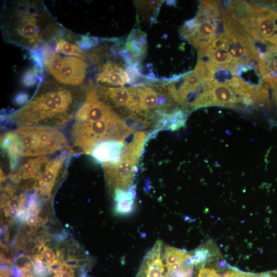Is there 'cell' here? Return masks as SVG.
Returning <instances> with one entry per match:
<instances>
[{
	"instance_id": "obj_1",
	"label": "cell",
	"mask_w": 277,
	"mask_h": 277,
	"mask_svg": "<svg viewBox=\"0 0 277 277\" xmlns=\"http://www.w3.org/2000/svg\"><path fill=\"white\" fill-rule=\"evenodd\" d=\"M0 26L5 42L30 50L55 39L64 28L40 0L4 1Z\"/></svg>"
},
{
	"instance_id": "obj_2",
	"label": "cell",
	"mask_w": 277,
	"mask_h": 277,
	"mask_svg": "<svg viewBox=\"0 0 277 277\" xmlns=\"http://www.w3.org/2000/svg\"><path fill=\"white\" fill-rule=\"evenodd\" d=\"M85 88L63 84L55 80L42 82L30 101L8 116L18 127L38 124L61 127L66 124L84 99Z\"/></svg>"
},
{
	"instance_id": "obj_3",
	"label": "cell",
	"mask_w": 277,
	"mask_h": 277,
	"mask_svg": "<svg viewBox=\"0 0 277 277\" xmlns=\"http://www.w3.org/2000/svg\"><path fill=\"white\" fill-rule=\"evenodd\" d=\"M226 10L253 38L277 45V10L247 1H229Z\"/></svg>"
},
{
	"instance_id": "obj_4",
	"label": "cell",
	"mask_w": 277,
	"mask_h": 277,
	"mask_svg": "<svg viewBox=\"0 0 277 277\" xmlns=\"http://www.w3.org/2000/svg\"><path fill=\"white\" fill-rule=\"evenodd\" d=\"M134 130L117 114L111 118L93 122L74 121L70 134L73 146L89 154L102 141H126Z\"/></svg>"
},
{
	"instance_id": "obj_5",
	"label": "cell",
	"mask_w": 277,
	"mask_h": 277,
	"mask_svg": "<svg viewBox=\"0 0 277 277\" xmlns=\"http://www.w3.org/2000/svg\"><path fill=\"white\" fill-rule=\"evenodd\" d=\"M256 87L237 76L222 82L213 79L206 83L193 109L214 105L233 108L239 104L255 105Z\"/></svg>"
},
{
	"instance_id": "obj_6",
	"label": "cell",
	"mask_w": 277,
	"mask_h": 277,
	"mask_svg": "<svg viewBox=\"0 0 277 277\" xmlns=\"http://www.w3.org/2000/svg\"><path fill=\"white\" fill-rule=\"evenodd\" d=\"M222 21L220 3L202 1L196 16L185 23L181 34L199 51L208 47L219 35Z\"/></svg>"
},
{
	"instance_id": "obj_7",
	"label": "cell",
	"mask_w": 277,
	"mask_h": 277,
	"mask_svg": "<svg viewBox=\"0 0 277 277\" xmlns=\"http://www.w3.org/2000/svg\"><path fill=\"white\" fill-rule=\"evenodd\" d=\"M22 145L23 156H39L67 148L73 151L64 135L55 128L28 126L15 130Z\"/></svg>"
},
{
	"instance_id": "obj_8",
	"label": "cell",
	"mask_w": 277,
	"mask_h": 277,
	"mask_svg": "<svg viewBox=\"0 0 277 277\" xmlns=\"http://www.w3.org/2000/svg\"><path fill=\"white\" fill-rule=\"evenodd\" d=\"M224 34L233 65L237 69L258 61L260 51L253 39L226 10L221 9Z\"/></svg>"
},
{
	"instance_id": "obj_9",
	"label": "cell",
	"mask_w": 277,
	"mask_h": 277,
	"mask_svg": "<svg viewBox=\"0 0 277 277\" xmlns=\"http://www.w3.org/2000/svg\"><path fill=\"white\" fill-rule=\"evenodd\" d=\"M45 62L54 79L63 84L79 86L86 77L88 65L83 58L62 56L57 52H52Z\"/></svg>"
},
{
	"instance_id": "obj_10",
	"label": "cell",
	"mask_w": 277,
	"mask_h": 277,
	"mask_svg": "<svg viewBox=\"0 0 277 277\" xmlns=\"http://www.w3.org/2000/svg\"><path fill=\"white\" fill-rule=\"evenodd\" d=\"M141 154L138 151L126 147L118 163L102 164L106 182L110 190L131 189Z\"/></svg>"
},
{
	"instance_id": "obj_11",
	"label": "cell",
	"mask_w": 277,
	"mask_h": 277,
	"mask_svg": "<svg viewBox=\"0 0 277 277\" xmlns=\"http://www.w3.org/2000/svg\"><path fill=\"white\" fill-rule=\"evenodd\" d=\"M133 87L137 102L136 116H146L153 111L162 113L158 109L167 98L164 96L163 87L137 84Z\"/></svg>"
},
{
	"instance_id": "obj_12",
	"label": "cell",
	"mask_w": 277,
	"mask_h": 277,
	"mask_svg": "<svg viewBox=\"0 0 277 277\" xmlns=\"http://www.w3.org/2000/svg\"><path fill=\"white\" fill-rule=\"evenodd\" d=\"M97 91L101 98L110 107L128 110L136 115L137 103L133 86H99Z\"/></svg>"
},
{
	"instance_id": "obj_13",
	"label": "cell",
	"mask_w": 277,
	"mask_h": 277,
	"mask_svg": "<svg viewBox=\"0 0 277 277\" xmlns=\"http://www.w3.org/2000/svg\"><path fill=\"white\" fill-rule=\"evenodd\" d=\"M163 248L162 241L155 242L144 257L136 277H169Z\"/></svg>"
},
{
	"instance_id": "obj_14",
	"label": "cell",
	"mask_w": 277,
	"mask_h": 277,
	"mask_svg": "<svg viewBox=\"0 0 277 277\" xmlns=\"http://www.w3.org/2000/svg\"><path fill=\"white\" fill-rule=\"evenodd\" d=\"M67 153L63 152L60 155L49 160L44 167L38 179L36 180L35 188L45 196L50 197L59 173L63 168Z\"/></svg>"
},
{
	"instance_id": "obj_15",
	"label": "cell",
	"mask_w": 277,
	"mask_h": 277,
	"mask_svg": "<svg viewBox=\"0 0 277 277\" xmlns=\"http://www.w3.org/2000/svg\"><path fill=\"white\" fill-rule=\"evenodd\" d=\"M129 72L116 61L108 60L103 64L95 78L99 83L122 86L133 81Z\"/></svg>"
},
{
	"instance_id": "obj_16",
	"label": "cell",
	"mask_w": 277,
	"mask_h": 277,
	"mask_svg": "<svg viewBox=\"0 0 277 277\" xmlns=\"http://www.w3.org/2000/svg\"><path fill=\"white\" fill-rule=\"evenodd\" d=\"M124 141L108 140L100 142L89 154L96 162L102 164H116L122 157L126 144Z\"/></svg>"
},
{
	"instance_id": "obj_17",
	"label": "cell",
	"mask_w": 277,
	"mask_h": 277,
	"mask_svg": "<svg viewBox=\"0 0 277 277\" xmlns=\"http://www.w3.org/2000/svg\"><path fill=\"white\" fill-rule=\"evenodd\" d=\"M49 160L44 156L28 159L18 167L16 171L10 174V177L16 184L19 183L22 180H36Z\"/></svg>"
},
{
	"instance_id": "obj_18",
	"label": "cell",
	"mask_w": 277,
	"mask_h": 277,
	"mask_svg": "<svg viewBox=\"0 0 277 277\" xmlns=\"http://www.w3.org/2000/svg\"><path fill=\"white\" fill-rule=\"evenodd\" d=\"M258 71L263 78L271 77L277 82V45L268 44L259 56Z\"/></svg>"
},
{
	"instance_id": "obj_19",
	"label": "cell",
	"mask_w": 277,
	"mask_h": 277,
	"mask_svg": "<svg viewBox=\"0 0 277 277\" xmlns=\"http://www.w3.org/2000/svg\"><path fill=\"white\" fill-rule=\"evenodd\" d=\"M192 255L186 250L172 246L165 247L164 258L167 268L168 276L177 270Z\"/></svg>"
},
{
	"instance_id": "obj_20",
	"label": "cell",
	"mask_w": 277,
	"mask_h": 277,
	"mask_svg": "<svg viewBox=\"0 0 277 277\" xmlns=\"http://www.w3.org/2000/svg\"><path fill=\"white\" fill-rule=\"evenodd\" d=\"M217 254V250L215 245L212 242H208L198 247L192 255L187 261L192 265H200L204 264L210 261L212 256Z\"/></svg>"
},
{
	"instance_id": "obj_21",
	"label": "cell",
	"mask_w": 277,
	"mask_h": 277,
	"mask_svg": "<svg viewBox=\"0 0 277 277\" xmlns=\"http://www.w3.org/2000/svg\"><path fill=\"white\" fill-rule=\"evenodd\" d=\"M160 122L162 127L175 130L185 125L186 118L182 110H175L170 113L165 114Z\"/></svg>"
},
{
	"instance_id": "obj_22",
	"label": "cell",
	"mask_w": 277,
	"mask_h": 277,
	"mask_svg": "<svg viewBox=\"0 0 277 277\" xmlns=\"http://www.w3.org/2000/svg\"><path fill=\"white\" fill-rule=\"evenodd\" d=\"M55 40L56 42V52H60L66 55L81 58H83L85 56V52L80 46L74 43L68 42L66 39L62 38L61 36H58Z\"/></svg>"
},
{
	"instance_id": "obj_23",
	"label": "cell",
	"mask_w": 277,
	"mask_h": 277,
	"mask_svg": "<svg viewBox=\"0 0 277 277\" xmlns=\"http://www.w3.org/2000/svg\"><path fill=\"white\" fill-rule=\"evenodd\" d=\"M138 32H137L136 36L135 31L133 32V34L131 33L128 38L126 46L127 51L131 52L135 58L143 56L142 55L145 52L146 48V42L143 37L144 35L142 34L138 37Z\"/></svg>"
},
{
	"instance_id": "obj_24",
	"label": "cell",
	"mask_w": 277,
	"mask_h": 277,
	"mask_svg": "<svg viewBox=\"0 0 277 277\" xmlns=\"http://www.w3.org/2000/svg\"><path fill=\"white\" fill-rule=\"evenodd\" d=\"M116 203L114 211L117 214L127 215L134 209V199L123 200Z\"/></svg>"
},
{
	"instance_id": "obj_25",
	"label": "cell",
	"mask_w": 277,
	"mask_h": 277,
	"mask_svg": "<svg viewBox=\"0 0 277 277\" xmlns=\"http://www.w3.org/2000/svg\"><path fill=\"white\" fill-rule=\"evenodd\" d=\"M193 265L187 261L177 270L173 273L169 277H191L193 273Z\"/></svg>"
},
{
	"instance_id": "obj_26",
	"label": "cell",
	"mask_w": 277,
	"mask_h": 277,
	"mask_svg": "<svg viewBox=\"0 0 277 277\" xmlns=\"http://www.w3.org/2000/svg\"><path fill=\"white\" fill-rule=\"evenodd\" d=\"M33 270L36 277H47L50 273L46 264L43 262H33Z\"/></svg>"
},
{
	"instance_id": "obj_27",
	"label": "cell",
	"mask_w": 277,
	"mask_h": 277,
	"mask_svg": "<svg viewBox=\"0 0 277 277\" xmlns=\"http://www.w3.org/2000/svg\"><path fill=\"white\" fill-rule=\"evenodd\" d=\"M261 273H249L232 269L226 272L221 277H260Z\"/></svg>"
},
{
	"instance_id": "obj_28",
	"label": "cell",
	"mask_w": 277,
	"mask_h": 277,
	"mask_svg": "<svg viewBox=\"0 0 277 277\" xmlns=\"http://www.w3.org/2000/svg\"><path fill=\"white\" fill-rule=\"evenodd\" d=\"M41 254L46 261V264L56 259V255L53 250L48 247L44 246Z\"/></svg>"
},
{
	"instance_id": "obj_29",
	"label": "cell",
	"mask_w": 277,
	"mask_h": 277,
	"mask_svg": "<svg viewBox=\"0 0 277 277\" xmlns=\"http://www.w3.org/2000/svg\"><path fill=\"white\" fill-rule=\"evenodd\" d=\"M198 277H220L217 271L212 268L202 267L200 271Z\"/></svg>"
},
{
	"instance_id": "obj_30",
	"label": "cell",
	"mask_w": 277,
	"mask_h": 277,
	"mask_svg": "<svg viewBox=\"0 0 277 277\" xmlns=\"http://www.w3.org/2000/svg\"><path fill=\"white\" fill-rule=\"evenodd\" d=\"M64 265L70 268H76L78 266L80 260L73 256H68L66 260L62 261Z\"/></svg>"
},
{
	"instance_id": "obj_31",
	"label": "cell",
	"mask_w": 277,
	"mask_h": 277,
	"mask_svg": "<svg viewBox=\"0 0 277 277\" xmlns=\"http://www.w3.org/2000/svg\"><path fill=\"white\" fill-rule=\"evenodd\" d=\"M25 221L27 224L30 227H35L39 223V219L37 215L31 213L27 214Z\"/></svg>"
},
{
	"instance_id": "obj_32",
	"label": "cell",
	"mask_w": 277,
	"mask_h": 277,
	"mask_svg": "<svg viewBox=\"0 0 277 277\" xmlns=\"http://www.w3.org/2000/svg\"><path fill=\"white\" fill-rule=\"evenodd\" d=\"M28 96L26 93H21L18 94L15 98V102L18 105H22L27 102Z\"/></svg>"
},
{
	"instance_id": "obj_33",
	"label": "cell",
	"mask_w": 277,
	"mask_h": 277,
	"mask_svg": "<svg viewBox=\"0 0 277 277\" xmlns=\"http://www.w3.org/2000/svg\"><path fill=\"white\" fill-rule=\"evenodd\" d=\"M12 272L13 270H12L10 267L1 266V277H10Z\"/></svg>"
},
{
	"instance_id": "obj_34",
	"label": "cell",
	"mask_w": 277,
	"mask_h": 277,
	"mask_svg": "<svg viewBox=\"0 0 277 277\" xmlns=\"http://www.w3.org/2000/svg\"><path fill=\"white\" fill-rule=\"evenodd\" d=\"M5 208L4 209V212L6 216L15 217L17 212V210L10 208L7 206H5Z\"/></svg>"
},
{
	"instance_id": "obj_35",
	"label": "cell",
	"mask_w": 277,
	"mask_h": 277,
	"mask_svg": "<svg viewBox=\"0 0 277 277\" xmlns=\"http://www.w3.org/2000/svg\"><path fill=\"white\" fill-rule=\"evenodd\" d=\"M21 277H34L31 271L22 272Z\"/></svg>"
},
{
	"instance_id": "obj_36",
	"label": "cell",
	"mask_w": 277,
	"mask_h": 277,
	"mask_svg": "<svg viewBox=\"0 0 277 277\" xmlns=\"http://www.w3.org/2000/svg\"><path fill=\"white\" fill-rule=\"evenodd\" d=\"M274 100L276 106L277 107V89H276V90L275 91V94H274Z\"/></svg>"
},
{
	"instance_id": "obj_37",
	"label": "cell",
	"mask_w": 277,
	"mask_h": 277,
	"mask_svg": "<svg viewBox=\"0 0 277 277\" xmlns=\"http://www.w3.org/2000/svg\"><path fill=\"white\" fill-rule=\"evenodd\" d=\"M53 277H60L58 274H55L53 276Z\"/></svg>"
}]
</instances>
